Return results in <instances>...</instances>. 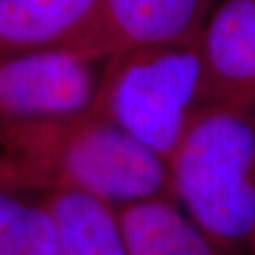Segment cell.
<instances>
[{
    "label": "cell",
    "instance_id": "8",
    "mask_svg": "<svg viewBox=\"0 0 255 255\" xmlns=\"http://www.w3.org/2000/svg\"><path fill=\"white\" fill-rule=\"evenodd\" d=\"M57 255H128L118 209L76 191H48Z\"/></svg>",
    "mask_w": 255,
    "mask_h": 255
},
{
    "label": "cell",
    "instance_id": "9",
    "mask_svg": "<svg viewBox=\"0 0 255 255\" xmlns=\"http://www.w3.org/2000/svg\"><path fill=\"white\" fill-rule=\"evenodd\" d=\"M0 244L20 255H57V224L47 192L0 187Z\"/></svg>",
    "mask_w": 255,
    "mask_h": 255
},
{
    "label": "cell",
    "instance_id": "2",
    "mask_svg": "<svg viewBox=\"0 0 255 255\" xmlns=\"http://www.w3.org/2000/svg\"><path fill=\"white\" fill-rule=\"evenodd\" d=\"M172 197L232 255L255 246V115L211 105L169 161Z\"/></svg>",
    "mask_w": 255,
    "mask_h": 255
},
{
    "label": "cell",
    "instance_id": "10",
    "mask_svg": "<svg viewBox=\"0 0 255 255\" xmlns=\"http://www.w3.org/2000/svg\"><path fill=\"white\" fill-rule=\"evenodd\" d=\"M0 187H23V189L38 191L35 189L28 176L5 154L2 147H0Z\"/></svg>",
    "mask_w": 255,
    "mask_h": 255
},
{
    "label": "cell",
    "instance_id": "13",
    "mask_svg": "<svg viewBox=\"0 0 255 255\" xmlns=\"http://www.w3.org/2000/svg\"><path fill=\"white\" fill-rule=\"evenodd\" d=\"M254 254H255V246H254Z\"/></svg>",
    "mask_w": 255,
    "mask_h": 255
},
{
    "label": "cell",
    "instance_id": "12",
    "mask_svg": "<svg viewBox=\"0 0 255 255\" xmlns=\"http://www.w3.org/2000/svg\"><path fill=\"white\" fill-rule=\"evenodd\" d=\"M0 255H20V254L8 249L7 246H3V244H0Z\"/></svg>",
    "mask_w": 255,
    "mask_h": 255
},
{
    "label": "cell",
    "instance_id": "5",
    "mask_svg": "<svg viewBox=\"0 0 255 255\" xmlns=\"http://www.w3.org/2000/svg\"><path fill=\"white\" fill-rule=\"evenodd\" d=\"M219 0H100L78 53L106 60L128 48L189 42L201 35Z\"/></svg>",
    "mask_w": 255,
    "mask_h": 255
},
{
    "label": "cell",
    "instance_id": "6",
    "mask_svg": "<svg viewBox=\"0 0 255 255\" xmlns=\"http://www.w3.org/2000/svg\"><path fill=\"white\" fill-rule=\"evenodd\" d=\"M100 0H0V57L43 50L78 52Z\"/></svg>",
    "mask_w": 255,
    "mask_h": 255
},
{
    "label": "cell",
    "instance_id": "11",
    "mask_svg": "<svg viewBox=\"0 0 255 255\" xmlns=\"http://www.w3.org/2000/svg\"><path fill=\"white\" fill-rule=\"evenodd\" d=\"M232 108H239L244 111H249V113L255 115V58L249 68L247 78L244 81V86L241 90V95L236 101V105Z\"/></svg>",
    "mask_w": 255,
    "mask_h": 255
},
{
    "label": "cell",
    "instance_id": "4",
    "mask_svg": "<svg viewBox=\"0 0 255 255\" xmlns=\"http://www.w3.org/2000/svg\"><path fill=\"white\" fill-rule=\"evenodd\" d=\"M105 60L68 48L0 57V139L35 125L88 115Z\"/></svg>",
    "mask_w": 255,
    "mask_h": 255
},
{
    "label": "cell",
    "instance_id": "1",
    "mask_svg": "<svg viewBox=\"0 0 255 255\" xmlns=\"http://www.w3.org/2000/svg\"><path fill=\"white\" fill-rule=\"evenodd\" d=\"M0 147L43 192H83L115 209L174 199L167 162L91 111L13 131Z\"/></svg>",
    "mask_w": 255,
    "mask_h": 255
},
{
    "label": "cell",
    "instance_id": "7",
    "mask_svg": "<svg viewBox=\"0 0 255 255\" xmlns=\"http://www.w3.org/2000/svg\"><path fill=\"white\" fill-rule=\"evenodd\" d=\"M128 255H232L209 237L174 199L118 209Z\"/></svg>",
    "mask_w": 255,
    "mask_h": 255
},
{
    "label": "cell",
    "instance_id": "3",
    "mask_svg": "<svg viewBox=\"0 0 255 255\" xmlns=\"http://www.w3.org/2000/svg\"><path fill=\"white\" fill-rule=\"evenodd\" d=\"M211 105L216 103L199 35L106 58L91 113L121 128L169 166L194 120Z\"/></svg>",
    "mask_w": 255,
    "mask_h": 255
}]
</instances>
